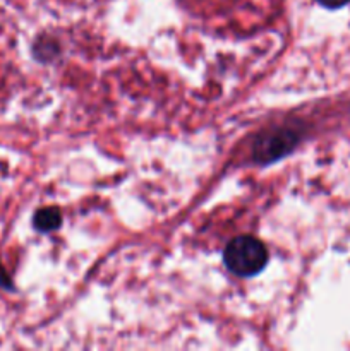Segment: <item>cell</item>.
<instances>
[{
	"mask_svg": "<svg viewBox=\"0 0 350 351\" xmlns=\"http://www.w3.org/2000/svg\"><path fill=\"white\" fill-rule=\"evenodd\" d=\"M297 144V134L287 129H277L263 134L254 144V160L259 163H270L294 149Z\"/></svg>",
	"mask_w": 350,
	"mask_h": 351,
	"instance_id": "2",
	"label": "cell"
},
{
	"mask_svg": "<svg viewBox=\"0 0 350 351\" xmlns=\"http://www.w3.org/2000/svg\"><path fill=\"white\" fill-rule=\"evenodd\" d=\"M321 5L328 7V9H338V7L345 5V3H349L350 0H318Z\"/></svg>",
	"mask_w": 350,
	"mask_h": 351,
	"instance_id": "4",
	"label": "cell"
},
{
	"mask_svg": "<svg viewBox=\"0 0 350 351\" xmlns=\"http://www.w3.org/2000/svg\"><path fill=\"white\" fill-rule=\"evenodd\" d=\"M226 267L237 276H254L268 263V250L261 240L250 235L235 237L223 252Z\"/></svg>",
	"mask_w": 350,
	"mask_h": 351,
	"instance_id": "1",
	"label": "cell"
},
{
	"mask_svg": "<svg viewBox=\"0 0 350 351\" xmlns=\"http://www.w3.org/2000/svg\"><path fill=\"white\" fill-rule=\"evenodd\" d=\"M62 223V215L57 208H43L36 211L33 219L34 228L40 232H51V230L58 228Z\"/></svg>",
	"mask_w": 350,
	"mask_h": 351,
	"instance_id": "3",
	"label": "cell"
}]
</instances>
